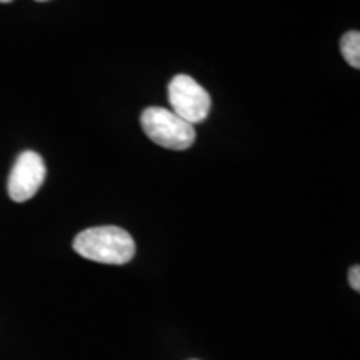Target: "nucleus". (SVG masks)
Listing matches in <instances>:
<instances>
[{
    "label": "nucleus",
    "instance_id": "f257e3e1",
    "mask_svg": "<svg viewBox=\"0 0 360 360\" xmlns=\"http://www.w3.org/2000/svg\"><path fill=\"white\" fill-rule=\"evenodd\" d=\"M74 250L94 262L124 265L135 255L132 236L115 225H102L80 232L74 240Z\"/></svg>",
    "mask_w": 360,
    "mask_h": 360
},
{
    "label": "nucleus",
    "instance_id": "f03ea898",
    "mask_svg": "<svg viewBox=\"0 0 360 360\" xmlns=\"http://www.w3.org/2000/svg\"><path fill=\"white\" fill-rule=\"evenodd\" d=\"M141 124L152 142L170 150H187L195 142L193 125L180 119L172 110L148 107L142 112Z\"/></svg>",
    "mask_w": 360,
    "mask_h": 360
},
{
    "label": "nucleus",
    "instance_id": "7ed1b4c3",
    "mask_svg": "<svg viewBox=\"0 0 360 360\" xmlns=\"http://www.w3.org/2000/svg\"><path fill=\"white\" fill-rule=\"evenodd\" d=\"M172 112L191 125L204 122L210 112V96L191 75L179 74L169 84Z\"/></svg>",
    "mask_w": 360,
    "mask_h": 360
},
{
    "label": "nucleus",
    "instance_id": "20e7f679",
    "mask_svg": "<svg viewBox=\"0 0 360 360\" xmlns=\"http://www.w3.org/2000/svg\"><path fill=\"white\" fill-rule=\"evenodd\" d=\"M47 169L37 152L25 150L17 157L12 172L8 175L7 191L13 202L30 200L42 187Z\"/></svg>",
    "mask_w": 360,
    "mask_h": 360
},
{
    "label": "nucleus",
    "instance_id": "39448f33",
    "mask_svg": "<svg viewBox=\"0 0 360 360\" xmlns=\"http://www.w3.org/2000/svg\"><path fill=\"white\" fill-rule=\"evenodd\" d=\"M340 51L349 65L360 69V34L357 30H350L340 40Z\"/></svg>",
    "mask_w": 360,
    "mask_h": 360
},
{
    "label": "nucleus",
    "instance_id": "423d86ee",
    "mask_svg": "<svg viewBox=\"0 0 360 360\" xmlns=\"http://www.w3.org/2000/svg\"><path fill=\"white\" fill-rule=\"evenodd\" d=\"M349 283L354 290H360V267L359 265H354L352 269L349 270Z\"/></svg>",
    "mask_w": 360,
    "mask_h": 360
},
{
    "label": "nucleus",
    "instance_id": "0eeeda50",
    "mask_svg": "<svg viewBox=\"0 0 360 360\" xmlns=\"http://www.w3.org/2000/svg\"><path fill=\"white\" fill-rule=\"evenodd\" d=\"M0 2H2V4H8V2H12V0H0Z\"/></svg>",
    "mask_w": 360,
    "mask_h": 360
},
{
    "label": "nucleus",
    "instance_id": "6e6552de",
    "mask_svg": "<svg viewBox=\"0 0 360 360\" xmlns=\"http://www.w3.org/2000/svg\"><path fill=\"white\" fill-rule=\"evenodd\" d=\"M37 2H47V0H37Z\"/></svg>",
    "mask_w": 360,
    "mask_h": 360
}]
</instances>
